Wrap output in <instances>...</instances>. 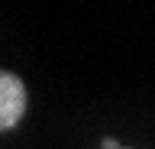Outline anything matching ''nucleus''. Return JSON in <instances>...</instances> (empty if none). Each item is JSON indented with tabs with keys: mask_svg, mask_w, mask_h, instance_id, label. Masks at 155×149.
<instances>
[{
	"mask_svg": "<svg viewBox=\"0 0 155 149\" xmlns=\"http://www.w3.org/2000/svg\"><path fill=\"white\" fill-rule=\"evenodd\" d=\"M104 149H120V146H116V139H104Z\"/></svg>",
	"mask_w": 155,
	"mask_h": 149,
	"instance_id": "2",
	"label": "nucleus"
},
{
	"mask_svg": "<svg viewBox=\"0 0 155 149\" xmlns=\"http://www.w3.org/2000/svg\"><path fill=\"white\" fill-rule=\"evenodd\" d=\"M26 113V88L16 75L0 71V130H10Z\"/></svg>",
	"mask_w": 155,
	"mask_h": 149,
	"instance_id": "1",
	"label": "nucleus"
}]
</instances>
